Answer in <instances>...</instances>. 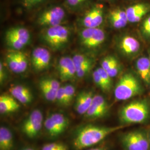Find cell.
I'll return each mask as SVG.
<instances>
[{
  "label": "cell",
  "instance_id": "6da1fadb",
  "mask_svg": "<svg viewBox=\"0 0 150 150\" xmlns=\"http://www.w3.org/2000/svg\"><path fill=\"white\" fill-rule=\"evenodd\" d=\"M121 125L111 127L87 125L80 129L75 136L74 146L77 150H81L96 145L113 133L126 127Z\"/></svg>",
  "mask_w": 150,
  "mask_h": 150
},
{
  "label": "cell",
  "instance_id": "7a4b0ae2",
  "mask_svg": "<svg viewBox=\"0 0 150 150\" xmlns=\"http://www.w3.org/2000/svg\"><path fill=\"white\" fill-rule=\"evenodd\" d=\"M150 113L147 102L144 100L135 101L122 107L120 112V119L123 124L143 123L148 120Z\"/></svg>",
  "mask_w": 150,
  "mask_h": 150
},
{
  "label": "cell",
  "instance_id": "3957f363",
  "mask_svg": "<svg viewBox=\"0 0 150 150\" xmlns=\"http://www.w3.org/2000/svg\"><path fill=\"white\" fill-rule=\"evenodd\" d=\"M141 92V86L134 76L126 74L118 81L114 91L116 100L125 101L139 95Z\"/></svg>",
  "mask_w": 150,
  "mask_h": 150
},
{
  "label": "cell",
  "instance_id": "277c9868",
  "mask_svg": "<svg viewBox=\"0 0 150 150\" xmlns=\"http://www.w3.org/2000/svg\"><path fill=\"white\" fill-rule=\"evenodd\" d=\"M70 38L69 28L61 25L48 27L43 34V39L51 48L57 50L64 46Z\"/></svg>",
  "mask_w": 150,
  "mask_h": 150
},
{
  "label": "cell",
  "instance_id": "5b68a950",
  "mask_svg": "<svg viewBox=\"0 0 150 150\" xmlns=\"http://www.w3.org/2000/svg\"><path fill=\"white\" fill-rule=\"evenodd\" d=\"M121 141L126 150H149V137L141 131L129 132L122 136Z\"/></svg>",
  "mask_w": 150,
  "mask_h": 150
},
{
  "label": "cell",
  "instance_id": "8992f818",
  "mask_svg": "<svg viewBox=\"0 0 150 150\" xmlns=\"http://www.w3.org/2000/svg\"><path fill=\"white\" fill-rule=\"evenodd\" d=\"M66 12L59 6L50 7L43 11L38 16V24L45 27H53L59 25L64 20Z\"/></svg>",
  "mask_w": 150,
  "mask_h": 150
},
{
  "label": "cell",
  "instance_id": "52a82bcc",
  "mask_svg": "<svg viewBox=\"0 0 150 150\" xmlns=\"http://www.w3.org/2000/svg\"><path fill=\"white\" fill-rule=\"evenodd\" d=\"M43 121L42 112L40 110H33L22 123L23 133L29 138L36 137L42 129Z\"/></svg>",
  "mask_w": 150,
  "mask_h": 150
},
{
  "label": "cell",
  "instance_id": "ba28073f",
  "mask_svg": "<svg viewBox=\"0 0 150 150\" xmlns=\"http://www.w3.org/2000/svg\"><path fill=\"white\" fill-rule=\"evenodd\" d=\"M81 42L85 47L96 48L102 44L106 38L105 33L98 28H85L80 33Z\"/></svg>",
  "mask_w": 150,
  "mask_h": 150
},
{
  "label": "cell",
  "instance_id": "9c48e42d",
  "mask_svg": "<svg viewBox=\"0 0 150 150\" xmlns=\"http://www.w3.org/2000/svg\"><path fill=\"white\" fill-rule=\"evenodd\" d=\"M51 61V54L47 49L38 47L31 54V62L35 70L40 71L47 68Z\"/></svg>",
  "mask_w": 150,
  "mask_h": 150
},
{
  "label": "cell",
  "instance_id": "30bf717a",
  "mask_svg": "<svg viewBox=\"0 0 150 150\" xmlns=\"http://www.w3.org/2000/svg\"><path fill=\"white\" fill-rule=\"evenodd\" d=\"M103 16L102 6H95L85 14L82 18V24L85 28H98L102 24Z\"/></svg>",
  "mask_w": 150,
  "mask_h": 150
},
{
  "label": "cell",
  "instance_id": "8fae6325",
  "mask_svg": "<svg viewBox=\"0 0 150 150\" xmlns=\"http://www.w3.org/2000/svg\"><path fill=\"white\" fill-rule=\"evenodd\" d=\"M107 110V102L103 97L100 95H94L91 106L85 115L87 118H100L106 115Z\"/></svg>",
  "mask_w": 150,
  "mask_h": 150
},
{
  "label": "cell",
  "instance_id": "7c38bea8",
  "mask_svg": "<svg viewBox=\"0 0 150 150\" xmlns=\"http://www.w3.org/2000/svg\"><path fill=\"white\" fill-rule=\"evenodd\" d=\"M57 69L62 81L70 80L76 76V70L72 58L62 57L59 61Z\"/></svg>",
  "mask_w": 150,
  "mask_h": 150
},
{
  "label": "cell",
  "instance_id": "4fadbf2b",
  "mask_svg": "<svg viewBox=\"0 0 150 150\" xmlns=\"http://www.w3.org/2000/svg\"><path fill=\"white\" fill-rule=\"evenodd\" d=\"M128 21L131 23L139 22L150 11V6L139 4L129 7L126 10Z\"/></svg>",
  "mask_w": 150,
  "mask_h": 150
},
{
  "label": "cell",
  "instance_id": "5bb4252c",
  "mask_svg": "<svg viewBox=\"0 0 150 150\" xmlns=\"http://www.w3.org/2000/svg\"><path fill=\"white\" fill-rule=\"evenodd\" d=\"M93 96L91 91H83L80 93L75 102L76 111L80 115H85L91 106Z\"/></svg>",
  "mask_w": 150,
  "mask_h": 150
},
{
  "label": "cell",
  "instance_id": "9a60e30c",
  "mask_svg": "<svg viewBox=\"0 0 150 150\" xmlns=\"http://www.w3.org/2000/svg\"><path fill=\"white\" fill-rule=\"evenodd\" d=\"M9 91L11 95L22 104H27L32 101L31 92L25 86L15 85L10 87Z\"/></svg>",
  "mask_w": 150,
  "mask_h": 150
},
{
  "label": "cell",
  "instance_id": "2e32d148",
  "mask_svg": "<svg viewBox=\"0 0 150 150\" xmlns=\"http://www.w3.org/2000/svg\"><path fill=\"white\" fill-rule=\"evenodd\" d=\"M20 105L12 95H2L0 96V112L2 114L16 112Z\"/></svg>",
  "mask_w": 150,
  "mask_h": 150
},
{
  "label": "cell",
  "instance_id": "e0dca14e",
  "mask_svg": "<svg viewBox=\"0 0 150 150\" xmlns=\"http://www.w3.org/2000/svg\"><path fill=\"white\" fill-rule=\"evenodd\" d=\"M120 47L123 53L131 54L137 53L140 47L139 42L132 36H125L122 38L120 43Z\"/></svg>",
  "mask_w": 150,
  "mask_h": 150
},
{
  "label": "cell",
  "instance_id": "ac0fdd59",
  "mask_svg": "<svg viewBox=\"0 0 150 150\" xmlns=\"http://www.w3.org/2000/svg\"><path fill=\"white\" fill-rule=\"evenodd\" d=\"M13 147V136L11 131L4 126L0 128V150H11Z\"/></svg>",
  "mask_w": 150,
  "mask_h": 150
},
{
  "label": "cell",
  "instance_id": "d6986e66",
  "mask_svg": "<svg viewBox=\"0 0 150 150\" xmlns=\"http://www.w3.org/2000/svg\"><path fill=\"white\" fill-rule=\"evenodd\" d=\"M12 36L16 40L26 46L30 41V33L26 28L24 27H16L11 28L6 33Z\"/></svg>",
  "mask_w": 150,
  "mask_h": 150
},
{
  "label": "cell",
  "instance_id": "ffe728a7",
  "mask_svg": "<svg viewBox=\"0 0 150 150\" xmlns=\"http://www.w3.org/2000/svg\"><path fill=\"white\" fill-rule=\"evenodd\" d=\"M137 70L141 78L149 83L150 82V61L147 57H141L137 60Z\"/></svg>",
  "mask_w": 150,
  "mask_h": 150
},
{
  "label": "cell",
  "instance_id": "44dd1931",
  "mask_svg": "<svg viewBox=\"0 0 150 150\" xmlns=\"http://www.w3.org/2000/svg\"><path fill=\"white\" fill-rule=\"evenodd\" d=\"M39 87L45 98L50 102H54L56 99L57 91H54L44 81L43 79L40 81Z\"/></svg>",
  "mask_w": 150,
  "mask_h": 150
},
{
  "label": "cell",
  "instance_id": "7402d4cb",
  "mask_svg": "<svg viewBox=\"0 0 150 150\" xmlns=\"http://www.w3.org/2000/svg\"><path fill=\"white\" fill-rule=\"evenodd\" d=\"M50 116L54 120L62 134L68 127L69 125V119L60 113H54L50 115Z\"/></svg>",
  "mask_w": 150,
  "mask_h": 150
},
{
  "label": "cell",
  "instance_id": "603a6c76",
  "mask_svg": "<svg viewBox=\"0 0 150 150\" xmlns=\"http://www.w3.org/2000/svg\"><path fill=\"white\" fill-rule=\"evenodd\" d=\"M6 62L9 69L13 72L16 74L21 73L17 56V50L7 54L6 55Z\"/></svg>",
  "mask_w": 150,
  "mask_h": 150
},
{
  "label": "cell",
  "instance_id": "cb8c5ba5",
  "mask_svg": "<svg viewBox=\"0 0 150 150\" xmlns=\"http://www.w3.org/2000/svg\"><path fill=\"white\" fill-rule=\"evenodd\" d=\"M43 124L48 134L51 137H56L62 134L57 125L50 116L46 118Z\"/></svg>",
  "mask_w": 150,
  "mask_h": 150
},
{
  "label": "cell",
  "instance_id": "d4e9b609",
  "mask_svg": "<svg viewBox=\"0 0 150 150\" xmlns=\"http://www.w3.org/2000/svg\"><path fill=\"white\" fill-rule=\"evenodd\" d=\"M110 20L111 25L115 28H122L125 27L128 22V20L124 18L115 11H111L110 14Z\"/></svg>",
  "mask_w": 150,
  "mask_h": 150
},
{
  "label": "cell",
  "instance_id": "484cf974",
  "mask_svg": "<svg viewBox=\"0 0 150 150\" xmlns=\"http://www.w3.org/2000/svg\"><path fill=\"white\" fill-rule=\"evenodd\" d=\"M98 74L100 75V77L103 82V84L105 87V92L110 91L111 88L112 81L111 77L108 74L106 71L103 70L102 67H98L96 69Z\"/></svg>",
  "mask_w": 150,
  "mask_h": 150
},
{
  "label": "cell",
  "instance_id": "4316f807",
  "mask_svg": "<svg viewBox=\"0 0 150 150\" xmlns=\"http://www.w3.org/2000/svg\"><path fill=\"white\" fill-rule=\"evenodd\" d=\"M72 59L75 64L76 70L78 68L92 62V59L82 54H76L74 56Z\"/></svg>",
  "mask_w": 150,
  "mask_h": 150
},
{
  "label": "cell",
  "instance_id": "83f0119b",
  "mask_svg": "<svg viewBox=\"0 0 150 150\" xmlns=\"http://www.w3.org/2000/svg\"><path fill=\"white\" fill-rule=\"evenodd\" d=\"M6 41L7 45L11 47V48L14 49L15 50L20 51L22 48H23L25 46L21 42H19L18 41L16 40L15 38H13L10 35L6 33Z\"/></svg>",
  "mask_w": 150,
  "mask_h": 150
},
{
  "label": "cell",
  "instance_id": "f1b7e54d",
  "mask_svg": "<svg viewBox=\"0 0 150 150\" xmlns=\"http://www.w3.org/2000/svg\"><path fill=\"white\" fill-rule=\"evenodd\" d=\"M64 92L66 97L67 105H69L72 101L75 94V88L74 86L70 84L64 86Z\"/></svg>",
  "mask_w": 150,
  "mask_h": 150
},
{
  "label": "cell",
  "instance_id": "f546056e",
  "mask_svg": "<svg viewBox=\"0 0 150 150\" xmlns=\"http://www.w3.org/2000/svg\"><path fill=\"white\" fill-rule=\"evenodd\" d=\"M56 101L61 105H67L66 97L64 92V86H61L59 89L57 91Z\"/></svg>",
  "mask_w": 150,
  "mask_h": 150
},
{
  "label": "cell",
  "instance_id": "4dcf8cb0",
  "mask_svg": "<svg viewBox=\"0 0 150 150\" xmlns=\"http://www.w3.org/2000/svg\"><path fill=\"white\" fill-rule=\"evenodd\" d=\"M117 61V59L113 56H107L102 60L101 67L107 71Z\"/></svg>",
  "mask_w": 150,
  "mask_h": 150
},
{
  "label": "cell",
  "instance_id": "1f68e13d",
  "mask_svg": "<svg viewBox=\"0 0 150 150\" xmlns=\"http://www.w3.org/2000/svg\"><path fill=\"white\" fill-rule=\"evenodd\" d=\"M67 149L66 146L61 143H50L44 145L42 150H62Z\"/></svg>",
  "mask_w": 150,
  "mask_h": 150
},
{
  "label": "cell",
  "instance_id": "d6a6232c",
  "mask_svg": "<svg viewBox=\"0 0 150 150\" xmlns=\"http://www.w3.org/2000/svg\"><path fill=\"white\" fill-rule=\"evenodd\" d=\"M92 65V62L85 64L76 69V76L79 78H82L88 72Z\"/></svg>",
  "mask_w": 150,
  "mask_h": 150
},
{
  "label": "cell",
  "instance_id": "836d02e7",
  "mask_svg": "<svg viewBox=\"0 0 150 150\" xmlns=\"http://www.w3.org/2000/svg\"><path fill=\"white\" fill-rule=\"evenodd\" d=\"M92 77H93V80L95 83L96 85L97 86H98L102 91L105 92V87L100 77V75L98 74L97 70H95L93 71L92 74Z\"/></svg>",
  "mask_w": 150,
  "mask_h": 150
},
{
  "label": "cell",
  "instance_id": "e575fe53",
  "mask_svg": "<svg viewBox=\"0 0 150 150\" xmlns=\"http://www.w3.org/2000/svg\"><path fill=\"white\" fill-rule=\"evenodd\" d=\"M88 0H66L67 5L72 8H78L85 4Z\"/></svg>",
  "mask_w": 150,
  "mask_h": 150
},
{
  "label": "cell",
  "instance_id": "d590c367",
  "mask_svg": "<svg viewBox=\"0 0 150 150\" xmlns=\"http://www.w3.org/2000/svg\"><path fill=\"white\" fill-rule=\"evenodd\" d=\"M45 1L46 0H22V4L25 8L30 9Z\"/></svg>",
  "mask_w": 150,
  "mask_h": 150
},
{
  "label": "cell",
  "instance_id": "8d00e7d4",
  "mask_svg": "<svg viewBox=\"0 0 150 150\" xmlns=\"http://www.w3.org/2000/svg\"><path fill=\"white\" fill-rule=\"evenodd\" d=\"M43 80L54 91H57L61 87L59 82L56 80L53 79H44Z\"/></svg>",
  "mask_w": 150,
  "mask_h": 150
},
{
  "label": "cell",
  "instance_id": "74e56055",
  "mask_svg": "<svg viewBox=\"0 0 150 150\" xmlns=\"http://www.w3.org/2000/svg\"><path fill=\"white\" fill-rule=\"evenodd\" d=\"M120 71V64H118V61H117L112 66L110 67L109 70L107 71L108 74L112 78L116 76Z\"/></svg>",
  "mask_w": 150,
  "mask_h": 150
},
{
  "label": "cell",
  "instance_id": "f35d334b",
  "mask_svg": "<svg viewBox=\"0 0 150 150\" xmlns=\"http://www.w3.org/2000/svg\"><path fill=\"white\" fill-rule=\"evenodd\" d=\"M142 30L146 35L150 36V16L148 17L144 22Z\"/></svg>",
  "mask_w": 150,
  "mask_h": 150
},
{
  "label": "cell",
  "instance_id": "ab89813d",
  "mask_svg": "<svg viewBox=\"0 0 150 150\" xmlns=\"http://www.w3.org/2000/svg\"><path fill=\"white\" fill-rule=\"evenodd\" d=\"M4 65L2 64V62H1L0 64V82L1 83H2L5 79V72L4 70Z\"/></svg>",
  "mask_w": 150,
  "mask_h": 150
},
{
  "label": "cell",
  "instance_id": "60d3db41",
  "mask_svg": "<svg viewBox=\"0 0 150 150\" xmlns=\"http://www.w3.org/2000/svg\"><path fill=\"white\" fill-rule=\"evenodd\" d=\"M21 150H35L34 149L31 148V147H26V148H24Z\"/></svg>",
  "mask_w": 150,
  "mask_h": 150
},
{
  "label": "cell",
  "instance_id": "b9f144b4",
  "mask_svg": "<svg viewBox=\"0 0 150 150\" xmlns=\"http://www.w3.org/2000/svg\"><path fill=\"white\" fill-rule=\"evenodd\" d=\"M89 150H104L102 149V148H100V147H97V148H94V149H92Z\"/></svg>",
  "mask_w": 150,
  "mask_h": 150
},
{
  "label": "cell",
  "instance_id": "7bdbcfd3",
  "mask_svg": "<svg viewBox=\"0 0 150 150\" xmlns=\"http://www.w3.org/2000/svg\"><path fill=\"white\" fill-rule=\"evenodd\" d=\"M149 140H150V136H149Z\"/></svg>",
  "mask_w": 150,
  "mask_h": 150
},
{
  "label": "cell",
  "instance_id": "ee69618b",
  "mask_svg": "<svg viewBox=\"0 0 150 150\" xmlns=\"http://www.w3.org/2000/svg\"><path fill=\"white\" fill-rule=\"evenodd\" d=\"M68 150V149H64V150Z\"/></svg>",
  "mask_w": 150,
  "mask_h": 150
},
{
  "label": "cell",
  "instance_id": "f6af8a7d",
  "mask_svg": "<svg viewBox=\"0 0 150 150\" xmlns=\"http://www.w3.org/2000/svg\"></svg>",
  "mask_w": 150,
  "mask_h": 150
},
{
  "label": "cell",
  "instance_id": "bcb514c9",
  "mask_svg": "<svg viewBox=\"0 0 150 150\" xmlns=\"http://www.w3.org/2000/svg\"><path fill=\"white\" fill-rule=\"evenodd\" d=\"M107 1H109V0H107Z\"/></svg>",
  "mask_w": 150,
  "mask_h": 150
}]
</instances>
